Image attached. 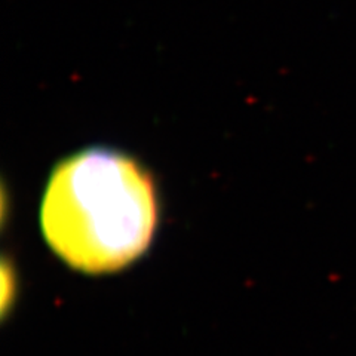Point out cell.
<instances>
[{
    "mask_svg": "<svg viewBox=\"0 0 356 356\" xmlns=\"http://www.w3.org/2000/svg\"><path fill=\"white\" fill-rule=\"evenodd\" d=\"M40 220L51 248L74 269L115 272L140 257L153 238L152 178L122 153L82 152L52 172Z\"/></svg>",
    "mask_w": 356,
    "mask_h": 356,
    "instance_id": "obj_1",
    "label": "cell"
}]
</instances>
